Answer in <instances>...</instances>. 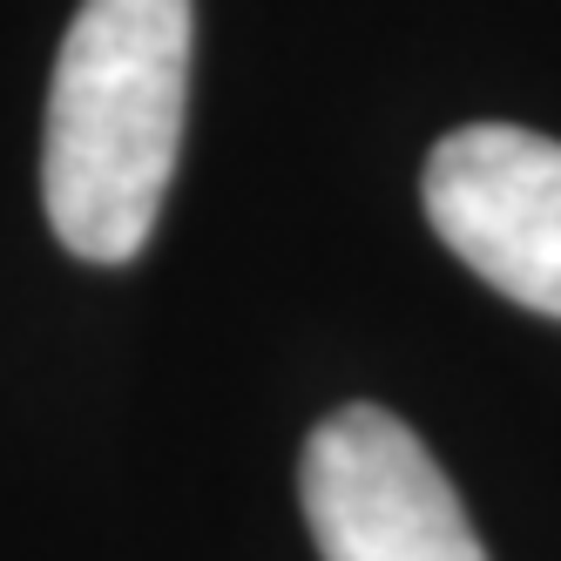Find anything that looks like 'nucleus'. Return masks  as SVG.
<instances>
[{
	"mask_svg": "<svg viewBox=\"0 0 561 561\" xmlns=\"http://www.w3.org/2000/svg\"><path fill=\"white\" fill-rule=\"evenodd\" d=\"M426 217L473 277L561 318V142L514 123H467L426 156Z\"/></svg>",
	"mask_w": 561,
	"mask_h": 561,
	"instance_id": "nucleus-3",
	"label": "nucleus"
},
{
	"mask_svg": "<svg viewBox=\"0 0 561 561\" xmlns=\"http://www.w3.org/2000/svg\"><path fill=\"white\" fill-rule=\"evenodd\" d=\"M318 561H488L454 480L386 407H339L298 460Z\"/></svg>",
	"mask_w": 561,
	"mask_h": 561,
	"instance_id": "nucleus-2",
	"label": "nucleus"
},
{
	"mask_svg": "<svg viewBox=\"0 0 561 561\" xmlns=\"http://www.w3.org/2000/svg\"><path fill=\"white\" fill-rule=\"evenodd\" d=\"M190 0H82L48 82L42 204L82 264H129L176 176L190 108Z\"/></svg>",
	"mask_w": 561,
	"mask_h": 561,
	"instance_id": "nucleus-1",
	"label": "nucleus"
}]
</instances>
